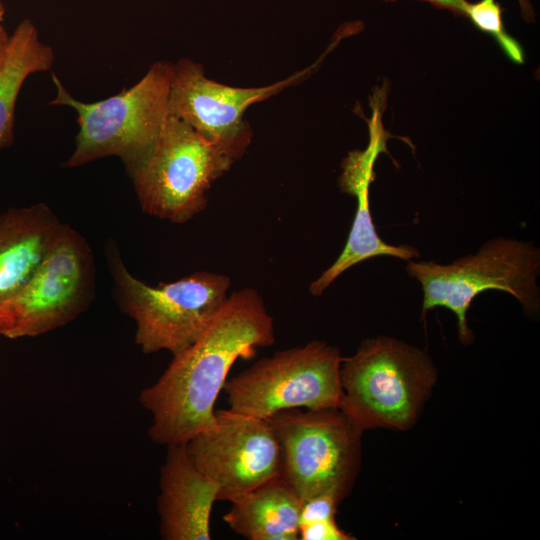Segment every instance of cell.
Masks as SVG:
<instances>
[{"label":"cell","mask_w":540,"mask_h":540,"mask_svg":"<svg viewBox=\"0 0 540 540\" xmlns=\"http://www.w3.org/2000/svg\"><path fill=\"white\" fill-rule=\"evenodd\" d=\"M273 343V318L259 293L233 292L200 337L173 355L160 378L140 392V404L152 415L151 440L184 444L213 426L216 399L235 361Z\"/></svg>","instance_id":"1"},{"label":"cell","mask_w":540,"mask_h":540,"mask_svg":"<svg viewBox=\"0 0 540 540\" xmlns=\"http://www.w3.org/2000/svg\"><path fill=\"white\" fill-rule=\"evenodd\" d=\"M173 64L157 61L129 89L92 103L75 99L55 73L57 92L50 105L68 106L77 113L78 133L63 167L75 168L109 156L120 158L131 174L151 154L169 115Z\"/></svg>","instance_id":"2"},{"label":"cell","mask_w":540,"mask_h":540,"mask_svg":"<svg viewBox=\"0 0 540 540\" xmlns=\"http://www.w3.org/2000/svg\"><path fill=\"white\" fill-rule=\"evenodd\" d=\"M437 380L421 349L389 336L365 339L340 366L341 411L362 431L412 427Z\"/></svg>","instance_id":"3"},{"label":"cell","mask_w":540,"mask_h":540,"mask_svg":"<svg viewBox=\"0 0 540 540\" xmlns=\"http://www.w3.org/2000/svg\"><path fill=\"white\" fill-rule=\"evenodd\" d=\"M113 295L121 311L136 324L135 343L142 352L175 355L193 344L223 306L230 278L194 272L170 283L148 285L126 268L113 240L105 246Z\"/></svg>","instance_id":"4"},{"label":"cell","mask_w":540,"mask_h":540,"mask_svg":"<svg viewBox=\"0 0 540 540\" xmlns=\"http://www.w3.org/2000/svg\"><path fill=\"white\" fill-rule=\"evenodd\" d=\"M406 272L422 287V317L444 307L457 318L458 337L473 342L467 312L474 298L486 290H501L515 297L523 312L535 317L540 311V249L532 242L497 237L484 242L474 254L448 264L407 261Z\"/></svg>","instance_id":"5"},{"label":"cell","mask_w":540,"mask_h":540,"mask_svg":"<svg viewBox=\"0 0 540 540\" xmlns=\"http://www.w3.org/2000/svg\"><path fill=\"white\" fill-rule=\"evenodd\" d=\"M266 420L281 448L280 477L301 501L331 493L341 502L350 493L363 432L340 408L283 409Z\"/></svg>","instance_id":"6"},{"label":"cell","mask_w":540,"mask_h":540,"mask_svg":"<svg viewBox=\"0 0 540 540\" xmlns=\"http://www.w3.org/2000/svg\"><path fill=\"white\" fill-rule=\"evenodd\" d=\"M233 163L190 125L169 114L151 154L129 176L145 213L183 224L205 209L207 191Z\"/></svg>","instance_id":"7"},{"label":"cell","mask_w":540,"mask_h":540,"mask_svg":"<svg viewBox=\"0 0 540 540\" xmlns=\"http://www.w3.org/2000/svg\"><path fill=\"white\" fill-rule=\"evenodd\" d=\"M343 357L323 341L276 352L227 380L229 409L266 419L291 408H340Z\"/></svg>","instance_id":"8"},{"label":"cell","mask_w":540,"mask_h":540,"mask_svg":"<svg viewBox=\"0 0 540 540\" xmlns=\"http://www.w3.org/2000/svg\"><path fill=\"white\" fill-rule=\"evenodd\" d=\"M95 281L89 243L63 223L34 275L4 307L0 335L36 337L65 326L92 304Z\"/></svg>","instance_id":"9"},{"label":"cell","mask_w":540,"mask_h":540,"mask_svg":"<svg viewBox=\"0 0 540 540\" xmlns=\"http://www.w3.org/2000/svg\"><path fill=\"white\" fill-rule=\"evenodd\" d=\"M316 62L286 79L263 87H234L208 78L204 67L192 59L173 64L169 114L181 119L234 161L251 144L253 132L245 111L310 75Z\"/></svg>","instance_id":"10"},{"label":"cell","mask_w":540,"mask_h":540,"mask_svg":"<svg viewBox=\"0 0 540 540\" xmlns=\"http://www.w3.org/2000/svg\"><path fill=\"white\" fill-rule=\"evenodd\" d=\"M215 417L186 447L194 465L217 484V500L231 501L280 476L281 448L266 419L230 409Z\"/></svg>","instance_id":"11"},{"label":"cell","mask_w":540,"mask_h":540,"mask_svg":"<svg viewBox=\"0 0 540 540\" xmlns=\"http://www.w3.org/2000/svg\"><path fill=\"white\" fill-rule=\"evenodd\" d=\"M386 136L379 131H370L369 145L364 150H355L343 160L338 183L342 192L357 199V209L344 249L336 261L310 286L314 296L321 295L330 284L352 266L376 256H391L405 260L419 258V250L408 244L390 245L376 232L370 205L369 186L374 180V163L378 155L386 151Z\"/></svg>","instance_id":"12"},{"label":"cell","mask_w":540,"mask_h":540,"mask_svg":"<svg viewBox=\"0 0 540 540\" xmlns=\"http://www.w3.org/2000/svg\"><path fill=\"white\" fill-rule=\"evenodd\" d=\"M157 510L164 540H210V515L218 486L193 463L186 443L167 445Z\"/></svg>","instance_id":"13"},{"label":"cell","mask_w":540,"mask_h":540,"mask_svg":"<svg viewBox=\"0 0 540 540\" xmlns=\"http://www.w3.org/2000/svg\"><path fill=\"white\" fill-rule=\"evenodd\" d=\"M62 224L44 202L0 214V315L34 275Z\"/></svg>","instance_id":"14"},{"label":"cell","mask_w":540,"mask_h":540,"mask_svg":"<svg viewBox=\"0 0 540 540\" xmlns=\"http://www.w3.org/2000/svg\"><path fill=\"white\" fill-rule=\"evenodd\" d=\"M223 519L249 540L299 539L302 501L279 476L232 499Z\"/></svg>","instance_id":"15"},{"label":"cell","mask_w":540,"mask_h":540,"mask_svg":"<svg viewBox=\"0 0 540 540\" xmlns=\"http://www.w3.org/2000/svg\"><path fill=\"white\" fill-rule=\"evenodd\" d=\"M54 61L52 47L40 40L35 24L22 20L0 55V149L13 143L15 103L25 79L49 70Z\"/></svg>","instance_id":"16"},{"label":"cell","mask_w":540,"mask_h":540,"mask_svg":"<svg viewBox=\"0 0 540 540\" xmlns=\"http://www.w3.org/2000/svg\"><path fill=\"white\" fill-rule=\"evenodd\" d=\"M504 10L496 0H478L469 2L465 9V18L478 30L491 36L504 54L516 64L524 63V50L521 44L505 28Z\"/></svg>","instance_id":"17"},{"label":"cell","mask_w":540,"mask_h":540,"mask_svg":"<svg viewBox=\"0 0 540 540\" xmlns=\"http://www.w3.org/2000/svg\"><path fill=\"white\" fill-rule=\"evenodd\" d=\"M340 501L331 493H324L302 501L299 526L316 521L333 520Z\"/></svg>","instance_id":"18"},{"label":"cell","mask_w":540,"mask_h":540,"mask_svg":"<svg viewBox=\"0 0 540 540\" xmlns=\"http://www.w3.org/2000/svg\"><path fill=\"white\" fill-rule=\"evenodd\" d=\"M299 539L302 540H352V535L344 532L336 520H324L301 524Z\"/></svg>","instance_id":"19"},{"label":"cell","mask_w":540,"mask_h":540,"mask_svg":"<svg viewBox=\"0 0 540 540\" xmlns=\"http://www.w3.org/2000/svg\"><path fill=\"white\" fill-rule=\"evenodd\" d=\"M386 3H394L398 0H381ZM430 4L431 6L446 10L452 13L456 17L465 18V9L468 3V0H417Z\"/></svg>","instance_id":"20"},{"label":"cell","mask_w":540,"mask_h":540,"mask_svg":"<svg viewBox=\"0 0 540 540\" xmlns=\"http://www.w3.org/2000/svg\"><path fill=\"white\" fill-rule=\"evenodd\" d=\"M522 19L527 23L536 21V12L530 0H517Z\"/></svg>","instance_id":"21"},{"label":"cell","mask_w":540,"mask_h":540,"mask_svg":"<svg viewBox=\"0 0 540 540\" xmlns=\"http://www.w3.org/2000/svg\"><path fill=\"white\" fill-rule=\"evenodd\" d=\"M9 36L4 29V27L0 24V55L2 51L4 50L7 42H8Z\"/></svg>","instance_id":"22"},{"label":"cell","mask_w":540,"mask_h":540,"mask_svg":"<svg viewBox=\"0 0 540 540\" xmlns=\"http://www.w3.org/2000/svg\"><path fill=\"white\" fill-rule=\"evenodd\" d=\"M4 15H5V8H4L3 3L0 0V24L4 20Z\"/></svg>","instance_id":"23"}]
</instances>
